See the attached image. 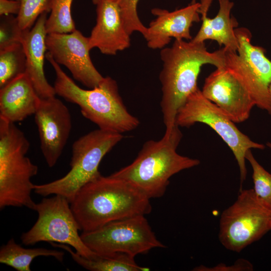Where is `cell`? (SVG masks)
<instances>
[{"label": "cell", "instance_id": "1", "mask_svg": "<svg viewBox=\"0 0 271 271\" xmlns=\"http://www.w3.org/2000/svg\"><path fill=\"white\" fill-rule=\"evenodd\" d=\"M160 56L163 62L159 76L161 107L166 127L164 135L169 136L176 125L179 110L198 88L197 79L202 66L206 64L216 68L223 66V48L209 52L204 42L175 39L171 47L162 49Z\"/></svg>", "mask_w": 271, "mask_h": 271}, {"label": "cell", "instance_id": "2", "mask_svg": "<svg viewBox=\"0 0 271 271\" xmlns=\"http://www.w3.org/2000/svg\"><path fill=\"white\" fill-rule=\"evenodd\" d=\"M150 199L128 183L101 174L83 186L70 203L80 231L150 213Z\"/></svg>", "mask_w": 271, "mask_h": 271}, {"label": "cell", "instance_id": "3", "mask_svg": "<svg viewBox=\"0 0 271 271\" xmlns=\"http://www.w3.org/2000/svg\"><path fill=\"white\" fill-rule=\"evenodd\" d=\"M182 136L176 125L169 136L146 142L131 164L111 175L128 183L150 199L162 197L172 176L200 164L199 160L177 152Z\"/></svg>", "mask_w": 271, "mask_h": 271}, {"label": "cell", "instance_id": "4", "mask_svg": "<svg viewBox=\"0 0 271 271\" xmlns=\"http://www.w3.org/2000/svg\"><path fill=\"white\" fill-rule=\"evenodd\" d=\"M46 58L56 73L54 87L56 94L78 105L82 115L99 128L122 133L138 126L140 121L127 110L115 80L107 76L97 86L84 89L63 71L48 52Z\"/></svg>", "mask_w": 271, "mask_h": 271}, {"label": "cell", "instance_id": "5", "mask_svg": "<svg viewBox=\"0 0 271 271\" xmlns=\"http://www.w3.org/2000/svg\"><path fill=\"white\" fill-rule=\"evenodd\" d=\"M30 143L14 123L0 117V208L26 207L34 210L31 179L38 168L26 156Z\"/></svg>", "mask_w": 271, "mask_h": 271}, {"label": "cell", "instance_id": "6", "mask_svg": "<svg viewBox=\"0 0 271 271\" xmlns=\"http://www.w3.org/2000/svg\"><path fill=\"white\" fill-rule=\"evenodd\" d=\"M122 138L121 133L100 128L81 137L72 145L69 172L51 182L34 184V191L43 197L59 195L71 203L83 186L100 174L101 160Z\"/></svg>", "mask_w": 271, "mask_h": 271}, {"label": "cell", "instance_id": "7", "mask_svg": "<svg viewBox=\"0 0 271 271\" xmlns=\"http://www.w3.org/2000/svg\"><path fill=\"white\" fill-rule=\"evenodd\" d=\"M271 230V208L253 189L241 190L222 213L218 237L227 249L240 252Z\"/></svg>", "mask_w": 271, "mask_h": 271}, {"label": "cell", "instance_id": "8", "mask_svg": "<svg viewBox=\"0 0 271 271\" xmlns=\"http://www.w3.org/2000/svg\"><path fill=\"white\" fill-rule=\"evenodd\" d=\"M197 122L206 124L212 128L232 152L239 167L241 190L247 174L246 152L251 149L263 150L265 146L252 141L240 131L234 122L204 97L199 88L188 97L179 110L175 120V124L179 127H188Z\"/></svg>", "mask_w": 271, "mask_h": 271}, {"label": "cell", "instance_id": "9", "mask_svg": "<svg viewBox=\"0 0 271 271\" xmlns=\"http://www.w3.org/2000/svg\"><path fill=\"white\" fill-rule=\"evenodd\" d=\"M34 210L38 213V219L30 230L22 234L21 239L24 244L32 245L41 241L55 242L71 246L86 258L96 254L79 234V224L66 198L59 195L44 197L36 204Z\"/></svg>", "mask_w": 271, "mask_h": 271}, {"label": "cell", "instance_id": "10", "mask_svg": "<svg viewBox=\"0 0 271 271\" xmlns=\"http://www.w3.org/2000/svg\"><path fill=\"white\" fill-rule=\"evenodd\" d=\"M85 245L98 254L124 253L133 257L165 245L157 238L144 215L109 222L96 229L83 231Z\"/></svg>", "mask_w": 271, "mask_h": 271}, {"label": "cell", "instance_id": "11", "mask_svg": "<svg viewBox=\"0 0 271 271\" xmlns=\"http://www.w3.org/2000/svg\"><path fill=\"white\" fill-rule=\"evenodd\" d=\"M46 45L56 63L65 66L73 77L84 86L93 88L103 80L104 77L96 69L90 56L89 37L79 30L48 34Z\"/></svg>", "mask_w": 271, "mask_h": 271}, {"label": "cell", "instance_id": "12", "mask_svg": "<svg viewBox=\"0 0 271 271\" xmlns=\"http://www.w3.org/2000/svg\"><path fill=\"white\" fill-rule=\"evenodd\" d=\"M34 115L42 153L48 166L53 167L60 157L71 132L70 113L55 96L41 98Z\"/></svg>", "mask_w": 271, "mask_h": 271}, {"label": "cell", "instance_id": "13", "mask_svg": "<svg viewBox=\"0 0 271 271\" xmlns=\"http://www.w3.org/2000/svg\"><path fill=\"white\" fill-rule=\"evenodd\" d=\"M201 92L234 123L246 120L255 105L243 85L223 66L206 78Z\"/></svg>", "mask_w": 271, "mask_h": 271}, {"label": "cell", "instance_id": "14", "mask_svg": "<svg viewBox=\"0 0 271 271\" xmlns=\"http://www.w3.org/2000/svg\"><path fill=\"white\" fill-rule=\"evenodd\" d=\"M200 3H196L173 12L155 8L152 13L156 18L150 22L144 38L152 49H163L175 39L191 40L190 28L200 21L198 9Z\"/></svg>", "mask_w": 271, "mask_h": 271}, {"label": "cell", "instance_id": "15", "mask_svg": "<svg viewBox=\"0 0 271 271\" xmlns=\"http://www.w3.org/2000/svg\"><path fill=\"white\" fill-rule=\"evenodd\" d=\"M96 6V23L89 37L91 49L97 48L103 54L114 55L128 48L130 35L115 1L99 0Z\"/></svg>", "mask_w": 271, "mask_h": 271}, {"label": "cell", "instance_id": "16", "mask_svg": "<svg viewBox=\"0 0 271 271\" xmlns=\"http://www.w3.org/2000/svg\"><path fill=\"white\" fill-rule=\"evenodd\" d=\"M48 12L42 13L34 26L24 31L22 44L25 51L26 64L25 73L41 98L55 96L54 86L48 82L44 73V63L47 50L46 45L47 33L45 24Z\"/></svg>", "mask_w": 271, "mask_h": 271}, {"label": "cell", "instance_id": "17", "mask_svg": "<svg viewBox=\"0 0 271 271\" xmlns=\"http://www.w3.org/2000/svg\"><path fill=\"white\" fill-rule=\"evenodd\" d=\"M212 0H201L198 12L202 15L201 27L191 41L194 43H203L206 40L216 41L221 46L237 52L238 43L235 34V28L238 23L233 17H230V12L234 3L230 0H218L219 9L217 15L210 19L207 13Z\"/></svg>", "mask_w": 271, "mask_h": 271}, {"label": "cell", "instance_id": "18", "mask_svg": "<svg viewBox=\"0 0 271 271\" xmlns=\"http://www.w3.org/2000/svg\"><path fill=\"white\" fill-rule=\"evenodd\" d=\"M41 98L24 73L0 88V117L12 122L34 114Z\"/></svg>", "mask_w": 271, "mask_h": 271}, {"label": "cell", "instance_id": "19", "mask_svg": "<svg viewBox=\"0 0 271 271\" xmlns=\"http://www.w3.org/2000/svg\"><path fill=\"white\" fill-rule=\"evenodd\" d=\"M223 67L231 73L248 91L255 104L271 115L269 87L252 73L237 52L223 47Z\"/></svg>", "mask_w": 271, "mask_h": 271}, {"label": "cell", "instance_id": "20", "mask_svg": "<svg viewBox=\"0 0 271 271\" xmlns=\"http://www.w3.org/2000/svg\"><path fill=\"white\" fill-rule=\"evenodd\" d=\"M54 247L65 250L72 259L83 268L91 271H149V267L138 265L134 257L127 254L117 252L110 254H96L91 258L84 257L74 250L69 245L50 242Z\"/></svg>", "mask_w": 271, "mask_h": 271}, {"label": "cell", "instance_id": "21", "mask_svg": "<svg viewBox=\"0 0 271 271\" xmlns=\"http://www.w3.org/2000/svg\"><path fill=\"white\" fill-rule=\"evenodd\" d=\"M238 43L237 53L249 70L266 85L271 84V61L261 47L251 44V34L245 28L235 29Z\"/></svg>", "mask_w": 271, "mask_h": 271}, {"label": "cell", "instance_id": "22", "mask_svg": "<svg viewBox=\"0 0 271 271\" xmlns=\"http://www.w3.org/2000/svg\"><path fill=\"white\" fill-rule=\"evenodd\" d=\"M63 251L45 248H26L17 244L14 238L10 239L0 249V262L18 271H31V264L37 257L52 256L62 262Z\"/></svg>", "mask_w": 271, "mask_h": 271}, {"label": "cell", "instance_id": "23", "mask_svg": "<svg viewBox=\"0 0 271 271\" xmlns=\"http://www.w3.org/2000/svg\"><path fill=\"white\" fill-rule=\"evenodd\" d=\"M26 64L22 43L0 50V88L25 73Z\"/></svg>", "mask_w": 271, "mask_h": 271}, {"label": "cell", "instance_id": "24", "mask_svg": "<svg viewBox=\"0 0 271 271\" xmlns=\"http://www.w3.org/2000/svg\"><path fill=\"white\" fill-rule=\"evenodd\" d=\"M72 2L73 0H49L50 15L45 24L47 34L69 33L76 30L71 15Z\"/></svg>", "mask_w": 271, "mask_h": 271}, {"label": "cell", "instance_id": "25", "mask_svg": "<svg viewBox=\"0 0 271 271\" xmlns=\"http://www.w3.org/2000/svg\"><path fill=\"white\" fill-rule=\"evenodd\" d=\"M245 159L252 168L255 193L271 208V174L256 161L251 149L246 152Z\"/></svg>", "mask_w": 271, "mask_h": 271}, {"label": "cell", "instance_id": "26", "mask_svg": "<svg viewBox=\"0 0 271 271\" xmlns=\"http://www.w3.org/2000/svg\"><path fill=\"white\" fill-rule=\"evenodd\" d=\"M18 1L20 3V10L17 19L19 26L23 31L30 30L42 13L49 12V0Z\"/></svg>", "mask_w": 271, "mask_h": 271}, {"label": "cell", "instance_id": "27", "mask_svg": "<svg viewBox=\"0 0 271 271\" xmlns=\"http://www.w3.org/2000/svg\"><path fill=\"white\" fill-rule=\"evenodd\" d=\"M119 8L121 16L128 34L141 33L144 37L147 31L138 15L137 6L140 0H114Z\"/></svg>", "mask_w": 271, "mask_h": 271}, {"label": "cell", "instance_id": "28", "mask_svg": "<svg viewBox=\"0 0 271 271\" xmlns=\"http://www.w3.org/2000/svg\"><path fill=\"white\" fill-rule=\"evenodd\" d=\"M24 32L20 29L17 17L3 16L0 23V50L22 43Z\"/></svg>", "mask_w": 271, "mask_h": 271}, {"label": "cell", "instance_id": "29", "mask_svg": "<svg viewBox=\"0 0 271 271\" xmlns=\"http://www.w3.org/2000/svg\"><path fill=\"white\" fill-rule=\"evenodd\" d=\"M253 270L252 264L244 258L237 259L233 264L227 266L224 263H219L212 267H207L201 265L194 268L196 271H251Z\"/></svg>", "mask_w": 271, "mask_h": 271}, {"label": "cell", "instance_id": "30", "mask_svg": "<svg viewBox=\"0 0 271 271\" xmlns=\"http://www.w3.org/2000/svg\"><path fill=\"white\" fill-rule=\"evenodd\" d=\"M20 10V3L18 0H0L1 16L18 15Z\"/></svg>", "mask_w": 271, "mask_h": 271}, {"label": "cell", "instance_id": "31", "mask_svg": "<svg viewBox=\"0 0 271 271\" xmlns=\"http://www.w3.org/2000/svg\"><path fill=\"white\" fill-rule=\"evenodd\" d=\"M92 1L94 5H97L99 0H92Z\"/></svg>", "mask_w": 271, "mask_h": 271}, {"label": "cell", "instance_id": "32", "mask_svg": "<svg viewBox=\"0 0 271 271\" xmlns=\"http://www.w3.org/2000/svg\"><path fill=\"white\" fill-rule=\"evenodd\" d=\"M266 146L270 149V150L271 151V143L267 142L266 143Z\"/></svg>", "mask_w": 271, "mask_h": 271}, {"label": "cell", "instance_id": "33", "mask_svg": "<svg viewBox=\"0 0 271 271\" xmlns=\"http://www.w3.org/2000/svg\"><path fill=\"white\" fill-rule=\"evenodd\" d=\"M196 3H197L196 0H192L191 4H194Z\"/></svg>", "mask_w": 271, "mask_h": 271}, {"label": "cell", "instance_id": "34", "mask_svg": "<svg viewBox=\"0 0 271 271\" xmlns=\"http://www.w3.org/2000/svg\"><path fill=\"white\" fill-rule=\"evenodd\" d=\"M269 91H270V93L271 94V84H270V86H269Z\"/></svg>", "mask_w": 271, "mask_h": 271}]
</instances>
